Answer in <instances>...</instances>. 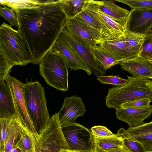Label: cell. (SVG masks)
<instances>
[{"label": "cell", "instance_id": "cell-1", "mask_svg": "<svg viewBox=\"0 0 152 152\" xmlns=\"http://www.w3.org/2000/svg\"><path fill=\"white\" fill-rule=\"evenodd\" d=\"M15 12L19 22L17 30L30 63L39 64L65 26L66 16L60 0L47 1L34 7Z\"/></svg>", "mask_w": 152, "mask_h": 152}, {"label": "cell", "instance_id": "cell-2", "mask_svg": "<svg viewBox=\"0 0 152 152\" xmlns=\"http://www.w3.org/2000/svg\"><path fill=\"white\" fill-rule=\"evenodd\" d=\"M128 82L122 86L109 88L106 105L116 109L127 102L144 98L152 102V80L127 76Z\"/></svg>", "mask_w": 152, "mask_h": 152}, {"label": "cell", "instance_id": "cell-3", "mask_svg": "<svg viewBox=\"0 0 152 152\" xmlns=\"http://www.w3.org/2000/svg\"><path fill=\"white\" fill-rule=\"evenodd\" d=\"M23 90L28 114L37 132L40 134L50 118L44 88L39 81H36L24 84Z\"/></svg>", "mask_w": 152, "mask_h": 152}, {"label": "cell", "instance_id": "cell-4", "mask_svg": "<svg viewBox=\"0 0 152 152\" xmlns=\"http://www.w3.org/2000/svg\"><path fill=\"white\" fill-rule=\"evenodd\" d=\"M39 65L40 74L49 85L62 91L68 90V69L58 54L51 50Z\"/></svg>", "mask_w": 152, "mask_h": 152}, {"label": "cell", "instance_id": "cell-5", "mask_svg": "<svg viewBox=\"0 0 152 152\" xmlns=\"http://www.w3.org/2000/svg\"><path fill=\"white\" fill-rule=\"evenodd\" d=\"M0 52L13 66L30 63L20 33L5 22L0 27Z\"/></svg>", "mask_w": 152, "mask_h": 152}, {"label": "cell", "instance_id": "cell-6", "mask_svg": "<svg viewBox=\"0 0 152 152\" xmlns=\"http://www.w3.org/2000/svg\"><path fill=\"white\" fill-rule=\"evenodd\" d=\"M69 149L60 124L58 113H56L36 139V152H60L61 149Z\"/></svg>", "mask_w": 152, "mask_h": 152}, {"label": "cell", "instance_id": "cell-7", "mask_svg": "<svg viewBox=\"0 0 152 152\" xmlns=\"http://www.w3.org/2000/svg\"><path fill=\"white\" fill-rule=\"evenodd\" d=\"M62 129L69 150L78 152H96L95 136L87 128L75 123Z\"/></svg>", "mask_w": 152, "mask_h": 152}, {"label": "cell", "instance_id": "cell-8", "mask_svg": "<svg viewBox=\"0 0 152 152\" xmlns=\"http://www.w3.org/2000/svg\"><path fill=\"white\" fill-rule=\"evenodd\" d=\"M5 80L11 93L15 110V115L18 116L24 125L36 136L39 134L35 129L28 114L25 104L23 87L24 83L9 74Z\"/></svg>", "mask_w": 152, "mask_h": 152}, {"label": "cell", "instance_id": "cell-9", "mask_svg": "<svg viewBox=\"0 0 152 152\" xmlns=\"http://www.w3.org/2000/svg\"><path fill=\"white\" fill-rule=\"evenodd\" d=\"M59 37L69 45L92 74L98 76L106 73V71L91 53V49L86 48L77 42L65 28Z\"/></svg>", "mask_w": 152, "mask_h": 152}, {"label": "cell", "instance_id": "cell-10", "mask_svg": "<svg viewBox=\"0 0 152 152\" xmlns=\"http://www.w3.org/2000/svg\"><path fill=\"white\" fill-rule=\"evenodd\" d=\"M86 110L85 104L80 97L73 95L65 97L61 108L58 113L62 128L76 123V119L84 114Z\"/></svg>", "mask_w": 152, "mask_h": 152}, {"label": "cell", "instance_id": "cell-11", "mask_svg": "<svg viewBox=\"0 0 152 152\" xmlns=\"http://www.w3.org/2000/svg\"><path fill=\"white\" fill-rule=\"evenodd\" d=\"M85 5L99 20L105 30L115 38L125 35L126 28L99 9L97 1L86 0Z\"/></svg>", "mask_w": 152, "mask_h": 152}, {"label": "cell", "instance_id": "cell-12", "mask_svg": "<svg viewBox=\"0 0 152 152\" xmlns=\"http://www.w3.org/2000/svg\"><path fill=\"white\" fill-rule=\"evenodd\" d=\"M152 26V8L132 10L126 30L145 35Z\"/></svg>", "mask_w": 152, "mask_h": 152}, {"label": "cell", "instance_id": "cell-13", "mask_svg": "<svg viewBox=\"0 0 152 152\" xmlns=\"http://www.w3.org/2000/svg\"><path fill=\"white\" fill-rule=\"evenodd\" d=\"M51 50L62 58L68 69L71 68L75 71L78 69L82 70L89 75L92 74L75 51L61 38L58 37Z\"/></svg>", "mask_w": 152, "mask_h": 152}, {"label": "cell", "instance_id": "cell-14", "mask_svg": "<svg viewBox=\"0 0 152 152\" xmlns=\"http://www.w3.org/2000/svg\"><path fill=\"white\" fill-rule=\"evenodd\" d=\"M116 110V117L127 123L130 127L139 126L143 124L144 120L150 117L152 114V105L138 108L120 107Z\"/></svg>", "mask_w": 152, "mask_h": 152}, {"label": "cell", "instance_id": "cell-15", "mask_svg": "<svg viewBox=\"0 0 152 152\" xmlns=\"http://www.w3.org/2000/svg\"><path fill=\"white\" fill-rule=\"evenodd\" d=\"M121 68L136 77L152 80V64L150 61L139 56L119 62Z\"/></svg>", "mask_w": 152, "mask_h": 152}, {"label": "cell", "instance_id": "cell-16", "mask_svg": "<svg viewBox=\"0 0 152 152\" xmlns=\"http://www.w3.org/2000/svg\"><path fill=\"white\" fill-rule=\"evenodd\" d=\"M101 48L119 62L135 58L128 52L125 43V35L99 45Z\"/></svg>", "mask_w": 152, "mask_h": 152}, {"label": "cell", "instance_id": "cell-17", "mask_svg": "<svg viewBox=\"0 0 152 152\" xmlns=\"http://www.w3.org/2000/svg\"><path fill=\"white\" fill-rule=\"evenodd\" d=\"M64 28L77 42L86 48L90 49L97 45L91 35L75 18H66Z\"/></svg>", "mask_w": 152, "mask_h": 152}, {"label": "cell", "instance_id": "cell-18", "mask_svg": "<svg viewBox=\"0 0 152 152\" xmlns=\"http://www.w3.org/2000/svg\"><path fill=\"white\" fill-rule=\"evenodd\" d=\"M97 2L100 10L126 28L130 11L118 6L113 1H97Z\"/></svg>", "mask_w": 152, "mask_h": 152}, {"label": "cell", "instance_id": "cell-19", "mask_svg": "<svg viewBox=\"0 0 152 152\" xmlns=\"http://www.w3.org/2000/svg\"><path fill=\"white\" fill-rule=\"evenodd\" d=\"M127 131L134 140L140 143L148 151H152V121L128 128Z\"/></svg>", "mask_w": 152, "mask_h": 152}, {"label": "cell", "instance_id": "cell-20", "mask_svg": "<svg viewBox=\"0 0 152 152\" xmlns=\"http://www.w3.org/2000/svg\"><path fill=\"white\" fill-rule=\"evenodd\" d=\"M5 80L0 81V118H8L15 115L13 98Z\"/></svg>", "mask_w": 152, "mask_h": 152}, {"label": "cell", "instance_id": "cell-21", "mask_svg": "<svg viewBox=\"0 0 152 152\" xmlns=\"http://www.w3.org/2000/svg\"><path fill=\"white\" fill-rule=\"evenodd\" d=\"M25 126L17 115L14 116L13 123L8 133L4 152H11L18 141Z\"/></svg>", "mask_w": 152, "mask_h": 152}, {"label": "cell", "instance_id": "cell-22", "mask_svg": "<svg viewBox=\"0 0 152 152\" xmlns=\"http://www.w3.org/2000/svg\"><path fill=\"white\" fill-rule=\"evenodd\" d=\"M145 35L132 32L127 30L125 33V41L128 52L134 57L139 56L141 52Z\"/></svg>", "mask_w": 152, "mask_h": 152}, {"label": "cell", "instance_id": "cell-23", "mask_svg": "<svg viewBox=\"0 0 152 152\" xmlns=\"http://www.w3.org/2000/svg\"><path fill=\"white\" fill-rule=\"evenodd\" d=\"M90 51L95 58L105 71L112 66L118 64L120 62L102 49L98 45L91 48Z\"/></svg>", "mask_w": 152, "mask_h": 152}, {"label": "cell", "instance_id": "cell-24", "mask_svg": "<svg viewBox=\"0 0 152 152\" xmlns=\"http://www.w3.org/2000/svg\"><path fill=\"white\" fill-rule=\"evenodd\" d=\"M36 137L26 126L15 147L20 149L22 152H36Z\"/></svg>", "mask_w": 152, "mask_h": 152}, {"label": "cell", "instance_id": "cell-25", "mask_svg": "<svg viewBox=\"0 0 152 152\" xmlns=\"http://www.w3.org/2000/svg\"><path fill=\"white\" fill-rule=\"evenodd\" d=\"M86 0H60L61 5L66 18H72L82 10Z\"/></svg>", "mask_w": 152, "mask_h": 152}, {"label": "cell", "instance_id": "cell-26", "mask_svg": "<svg viewBox=\"0 0 152 152\" xmlns=\"http://www.w3.org/2000/svg\"><path fill=\"white\" fill-rule=\"evenodd\" d=\"M96 148L102 150H109L124 146L123 141L116 134L113 136L99 137L95 136Z\"/></svg>", "mask_w": 152, "mask_h": 152}, {"label": "cell", "instance_id": "cell-27", "mask_svg": "<svg viewBox=\"0 0 152 152\" xmlns=\"http://www.w3.org/2000/svg\"><path fill=\"white\" fill-rule=\"evenodd\" d=\"M117 135L122 140L124 145L130 152H147V151L140 142L133 140L126 130L123 128L119 129Z\"/></svg>", "mask_w": 152, "mask_h": 152}, {"label": "cell", "instance_id": "cell-28", "mask_svg": "<svg viewBox=\"0 0 152 152\" xmlns=\"http://www.w3.org/2000/svg\"><path fill=\"white\" fill-rule=\"evenodd\" d=\"M38 0H0L1 5L7 6L15 11L23 9L32 8L42 3Z\"/></svg>", "mask_w": 152, "mask_h": 152}, {"label": "cell", "instance_id": "cell-29", "mask_svg": "<svg viewBox=\"0 0 152 152\" xmlns=\"http://www.w3.org/2000/svg\"><path fill=\"white\" fill-rule=\"evenodd\" d=\"M14 116L8 118H0L1 141L0 152H4L7 135L12 126Z\"/></svg>", "mask_w": 152, "mask_h": 152}, {"label": "cell", "instance_id": "cell-30", "mask_svg": "<svg viewBox=\"0 0 152 152\" xmlns=\"http://www.w3.org/2000/svg\"><path fill=\"white\" fill-rule=\"evenodd\" d=\"M97 80L103 84H108L118 86H123L128 82V79H124L118 75H100L97 76Z\"/></svg>", "mask_w": 152, "mask_h": 152}, {"label": "cell", "instance_id": "cell-31", "mask_svg": "<svg viewBox=\"0 0 152 152\" xmlns=\"http://www.w3.org/2000/svg\"><path fill=\"white\" fill-rule=\"evenodd\" d=\"M128 5L132 10L152 8V0H115Z\"/></svg>", "mask_w": 152, "mask_h": 152}, {"label": "cell", "instance_id": "cell-32", "mask_svg": "<svg viewBox=\"0 0 152 152\" xmlns=\"http://www.w3.org/2000/svg\"><path fill=\"white\" fill-rule=\"evenodd\" d=\"M138 56L149 61L152 60V35H145Z\"/></svg>", "mask_w": 152, "mask_h": 152}, {"label": "cell", "instance_id": "cell-33", "mask_svg": "<svg viewBox=\"0 0 152 152\" xmlns=\"http://www.w3.org/2000/svg\"><path fill=\"white\" fill-rule=\"evenodd\" d=\"M0 15L10 23V26L18 27L19 22L17 16L14 13L13 10L3 6L0 7Z\"/></svg>", "mask_w": 152, "mask_h": 152}, {"label": "cell", "instance_id": "cell-34", "mask_svg": "<svg viewBox=\"0 0 152 152\" xmlns=\"http://www.w3.org/2000/svg\"><path fill=\"white\" fill-rule=\"evenodd\" d=\"M13 66L9 60L0 52V81L5 80Z\"/></svg>", "mask_w": 152, "mask_h": 152}, {"label": "cell", "instance_id": "cell-35", "mask_svg": "<svg viewBox=\"0 0 152 152\" xmlns=\"http://www.w3.org/2000/svg\"><path fill=\"white\" fill-rule=\"evenodd\" d=\"M151 102L147 98L140 99L128 102L122 104L120 107L123 108H138L149 107Z\"/></svg>", "mask_w": 152, "mask_h": 152}, {"label": "cell", "instance_id": "cell-36", "mask_svg": "<svg viewBox=\"0 0 152 152\" xmlns=\"http://www.w3.org/2000/svg\"><path fill=\"white\" fill-rule=\"evenodd\" d=\"M91 130L95 136L99 137H106L115 136L105 126H94L91 128Z\"/></svg>", "mask_w": 152, "mask_h": 152}, {"label": "cell", "instance_id": "cell-37", "mask_svg": "<svg viewBox=\"0 0 152 152\" xmlns=\"http://www.w3.org/2000/svg\"><path fill=\"white\" fill-rule=\"evenodd\" d=\"M96 152H130L124 146L122 147L109 150H102L96 148Z\"/></svg>", "mask_w": 152, "mask_h": 152}, {"label": "cell", "instance_id": "cell-38", "mask_svg": "<svg viewBox=\"0 0 152 152\" xmlns=\"http://www.w3.org/2000/svg\"><path fill=\"white\" fill-rule=\"evenodd\" d=\"M11 152H22L19 148L14 146Z\"/></svg>", "mask_w": 152, "mask_h": 152}, {"label": "cell", "instance_id": "cell-39", "mask_svg": "<svg viewBox=\"0 0 152 152\" xmlns=\"http://www.w3.org/2000/svg\"><path fill=\"white\" fill-rule=\"evenodd\" d=\"M60 151V152H78L73 151L69 149H61Z\"/></svg>", "mask_w": 152, "mask_h": 152}, {"label": "cell", "instance_id": "cell-40", "mask_svg": "<svg viewBox=\"0 0 152 152\" xmlns=\"http://www.w3.org/2000/svg\"><path fill=\"white\" fill-rule=\"evenodd\" d=\"M152 35V26L145 35Z\"/></svg>", "mask_w": 152, "mask_h": 152}, {"label": "cell", "instance_id": "cell-41", "mask_svg": "<svg viewBox=\"0 0 152 152\" xmlns=\"http://www.w3.org/2000/svg\"><path fill=\"white\" fill-rule=\"evenodd\" d=\"M151 64H152V60L150 61Z\"/></svg>", "mask_w": 152, "mask_h": 152}, {"label": "cell", "instance_id": "cell-42", "mask_svg": "<svg viewBox=\"0 0 152 152\" xmlns=\"http://www.w3.org/2000/svg\"><path fill=\"white\" fill-rule=\"evenodd\" d=\"M147 152H152V151H147Z\"/></svg>", "mask_w": 152, "mask_h": 152}, {"label": "cell", "instance_id": "cell-43", "mask_svg": "<svg viewBox=\"0 0 152 152\" xmlns=\"http://www.w3.org/2000/svg\"><path fill=\"white\" fill-rule=\"evenodd\" d=\"M151 73H152V67H151Z\"/></svg>", "mask_w": 152, "mask_h": 152}]
</instances>
